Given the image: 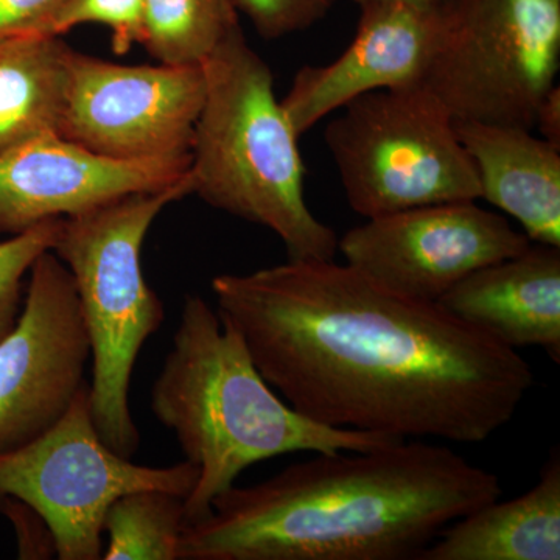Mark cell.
Listing matches in <instances>:
<instances>
[{"label":"cell","instance_id":"6da1fadb","mask_svg":"<svg viewBox=\"0 0 560 560\" xmlns=\"http://www.w3.org/2000/svg\"><path fill=\"white\" fill-rule=\"evenodd\" d=\"M210 287L268 385L323 425L480 444L534 385L517 350L335 259L219 275Z\"/></svg>","mask_w":560,"mask_h":560},{"label":"cell","instance_id":"7a4b0ae2","mask_svg":"<svg viewBox=\"0 0 560 560\" xmlns=\"http://www.w3.org/2000/svg\"><path fill=\"white\" fill-rule=\"evenodd\" d=\"M501 495L499 475L425 440L316 453L217 497L184 529L179 560H419Z\"/></svg>","mask_w":560,"mask_h":560},{"label":"cell","instance_id":"3957f363","mask_svg":"<svg viewBox=\"0 0 560 560\" xmlns=\"http://www.w3.org/2000/svg\"><path fill=\"white\" fill-rule=\"evenodd\" d=\"M172 342L151 386L150 408L198 469L197 485L184 499L187 525L202 521L213 500L260 460L372 451L400 441L313 422L280 400L242 335L198 294L184 298Z\"/></svg>","mask_w":560,"mask_h":560},{"label":"cell","instance_id":"277c9868","mask_svg":"<svg viewBox=\"0 0 560 560\" xmlns=\"http://www.w3.org/2000/svg\"><path fill=\"white\" fill-rule=\"evenodd\" d=\"M206 94L190 149L194 194L275 232L289 260H331L338 237L305 200L301 138L276 98L270 66L242 27L201 66Z\"/></svg>","mask_w":560,"mask_h":560},{"label":"cell","instance_id":"5b68a950","mask_svg":"<svg viewBox=\"0 0 560 560\" xmlns=\"http://www.w3.org/2000/svg\"><path fill=\"white\" fill-rule=\"evenodd\" d=\"M191 194L189 175L176 186L61 219L51 248L72 276L90 334L92 419L105 444L127 458L140 445L130 405L132 371L165 319L164 304L143 276V242L162 210Z\"/></svg>","mask_w":560,"mask_h":560},{"label":"cell","instance_id":"8992f818","mask_svg":"<svg viewBox=\"0 0 560 560\" xmlns=\"http://www.w3.org/2000/svg\"><path fill=\"white\" fill-rule=\"evenodd\" d=\"M324 132L352 210L364 219L480 201V180L451 110L423 83L368 92Z\"/></svg>","mask_w":560,"mask_h":560},{"label":"cell","instance_id":"52a82bcc","mask_svg":"<svg viewBox=\"0 0 560 560\" xmlns=\"http://www.w3.org/2000/svg\"><path fill=\"white\" fill-rule=\"evenodd\" d=\"M559 69L560 0H451L423 84L455 120L533 131Z\"/></svg>","mask_w":560,"mask_h":560},{"label":"cell","instance_id":"ba28073f","mask_svg":"<svg viewBox=\"0 0 560 560\" xmlns=\"http://www.w3.org/2000/svg\"><path fill=\"white\" fill-rule=\"evenodd\" d=\"M197 480L189 460L139 466L105 444L92 419L90 382L50 430L0 455V497L24 501L46 518L60 560L103 558V522L120 497L156 489L186 499Z\"/></svg>","mask_w":560,"mask_h":560},{"label":"cell","instance_id":"9c48e42d","mask_svg":"<svg viewBox=\"0 0 560 560\" xmlns=\"http://www.w3.org/2000/svg\"><path fill=\"white\" fill-rule=\"evenodd\" d=\"M205 70L117 65L69 50L57 135L109 160L189 156Z\"/></svg>","mask_w":560,"mask_h":560},{"label":"cell","instance_id":"30bf717a","mask_svg":"<svg viewBox=\"0 0 560 560\" xmlns=\"http://www.w3.org/2000/svg\"><path fill=\"white\" fill-rule=\"evenodd\" d=\"M90 334L72 276L54 250L28 272L27 296L0 340V455L50 430L88 385Z\"/></svg>","mask_w":560,"mask_h":560},{"label":"cell","instance_id":"8fae6325","mask_svg":"<svg viewBox=\"0 0 560 560\" xmlns=\"http://www.w3.org/2000/svg\"><path fill=\"white\" fill-rule=\"evenodd\" d=\"M530 243L478 201H452L368 219L338 238V249L346 264L386 289L438 302L471 272Z\"/></svg>","mask_w":560,"mask_h":560},{"label":"cell","instance_id":"7c38bea8","mask_svg":"<svg viewBox=\"0 0 560 560\" xmlns=\"http://www.w3.org/2000/svg\"><path fill=\"white\" fill-rule=\"evenodd\" d=\"M189 175L190 154L116 161L47 132L0 154V234H20L128 195L176 186Z\"/></svg>","mask_w":560,"mask_h":560},{"label":"cell","instance_id":"4fadbf2b","mask_svg":"<svg viewBox=\"0 0 560 560\" xmlns=\"http://www.w3.org/2000/svg\"><path fill=\"white\" fill-rule=\"evenodd\" d=\"M348 49L324 66H304L280 101L298 135L368 92L423 83L444 28V9L401 0L360 3Z\"/></svg>","mask_w":560,"mask_h":560},{"label":"cell","instance_id":"5bb4252c","mask_svg":"<svg viewBox=\"0 0 560 560\" xmlns=\"http://www.w3.org/2000/svg\"><path fill=\"white\" fill-rule=\"evenodd\" d=\"M438 304L506 348H540L559 363L558 246L530 243L517 256L471 272Z\"/></svg>","mask_w":560,"mask_h":560},{"label":"cell","instance_id":"9a60e30c","mask_svg":"<svg viewBox=\"0 0 560 560\" xmlns=\"http://www.w3.org/2000/svg\"><path fill=\"white\" fill-rule=\"evenodd\" d=\"M480 180V200L521 223L526 237L560 248V149L512 125L455 120Z\"/></svg>","mask_w":560,"mask_h":560},{"label":"cell","instance_id":"2e32d148","mask_svg":"<svg viewBox=\"0 0 560 560\" xmlns=\"http://www.w3.org/2000/svg\"><path fill=\"white\" fill-rule=\"evenodd\" d=\"M560 458L514 500L490 501L447 526L419 560H559Z\"/></svg>","mask_w":560,"mask_h":560},{"label":"cell","instance_id":"e0dca14e","mask_svg":"<svg viewBox=\"0 0 560 560\" xmlns=\"http://www.w3.org/2000/svg\"><path fill=\"white\" fill-rule=\"evenodd\" d=\"M69 50L60 36L0 40V154L57 132Z\"/></svg>","mask_w":560,"mask_h":560},{"label":"cell","instance_id":"ac0fdd59","mask_svg":"<svg viewBox=\"0 0 560 560\" xmlns=\"http://www.w3.org/2000/svg\"><path fill=\"white\" fill-rule=\"evenodd\" d=\"M238 28L232 0H145L142 46L161 65L200 68Z\"/></svg>","mask_w":560,"mask_h":560},{"label":"cell","instance_id":"d6986e66","mask_svg":"<svg viewBox=\"0 0 560 560\" xmlns=\"http://www.w3.org/2000/svg\"><path fill=\"white\" fill-rule=\"evenodd\" d=\"M186 526L183 497L156 489L127 493L106 512L102 559L179 560Z\"/></svg>","mask_w":560,"mask_h":560},{"label":"cell","instance_id":"ffe728a7","mask_svg":"<svg viewBox=\"0 0 560 560\" xmlns=\"http://www.w3.org/2000/svg\"><path fill=\"white\" fill-rule=\"evenodd\" d=\"M60 224L61 219L43 221L0 242V340L13 329L20 316L25 276L39 256L54 248Z\"/></svg>","mask_w":560,"mask_h":560},{"label":"cell","instance_id":"44dd1931","mask_svg":"<svg viewBox=\"0 0 560 560\" xmlns=\"http://www.w3.org/2000/svg\"><path fill=\"white\" fill-rule=\"evenodd\" d=\"M145 0H66L47 35L61 36L83 24H103L113 33V50L124 55L143 40Z\"/></svg>","mask_w":560,"mask_h":560},{"label":"cell","instance_id":"7402d4cb","mask_svg":"<svg viewBox=\"0 0 560 560\" xmlns=\"http://www.w3.org/2000/svg\"><path fill=\"white\" fill-rule=\"evenodd\" d=\"M265 39L308 31L323 21L338 0H232Z\"/></svg>","mask_w":560,"mask_h":560},{"label":"cell","instance_id":"603a6c76","mask_svg":"<svg viewBox=\"0 0 560 560\" xmlns=\"http://www.w3.org/2000/svg\"><path fill=\"white\" fill-rule=\"evenodd\" d=\"M0 510L5 511L16 529L21 559H57L54 533L38 511L13 497H0Z\"/></svg>","mask_w":560,"mask_h":560},{"label":"cell","instance_id":"cb8c5ba5","mask_svg":"<svg viewBox=\"0 0 560 560\" xmlns=\"http://www.w3.org/2000/svg\"><path fill=\"white\" fill-rule=\"evenodd\" d=\"M66 0H0V40L47 35Z\"/></svg>","mask_w":560,"mask_h":560},{"label":"cell","instance_id":"d4e9b609","mask_svg":"<svg viewBox=\"0 0 560 560\" xmlns=\"http://www.w3.org/2000/svg\"><path fill=\"white\" fill-rule=\"evenodd\" d=\"M540 138L560 149V90L552 88L537 110L536 124Z\"/></svg>","mask_w":560,"mask_h":560},{"label":"cell","instance_id":"484cf974","mask_svg":"<svg viewBox=\"0 0 560 560\" xmlns=\"http://www.w3.org/2000/svg\"><path fill=\"white\" fill-rule=\"evenodd\" d=\"M357 5L364 2H372V0H353ZM401 2L412 3V5L423 7V9L442 10L447 5L451 0H401Z\"/></svg>","mask_w":560,"mask_h":560}]
</instances>
